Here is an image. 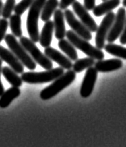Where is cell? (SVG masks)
Masks as SVG:
<instances>
[{
  "instance_id": "obj_30",
  "label": "cell",
  "mask_w": 126,
  "mask_h": 147,
  "mask_svg": "<svg viewBox=\"0 0 126 147\" xmlns=\"http://www.w3.org/2000/svg\"><path fill=\"white\" fill-rule=\"evenodd\" d=\"M120 42H121V44H123V45H126V19L124 30L122 32L121 37H120Z\"/></svg>"
},
{
  "instance_id": "obj_8",
  "label": "cell",
  "mask_w": 126,
  "mask_h": 147,
  "mask_svg": "<svg viewBox=\"0 0 126 147\" xmlns=\"http://www.w3.org/2000/svg\"><path fill=\"white\" fill-rule=\"evenodd\" d=\"M64 16L69 26L71 28V29L74 32H75L78 36L86 40H91L92 39V35L91 32L87 29V27L85 26L82 22L78 20V19L75 17L73 11H71L69 9H65Z\"/></svg>"
},
{
  "instance_id": "obj_25",
  "label": "cell",
  "mask_w": 126,
  "mask_h": 147,
  "mask_svg": "<svg viewBox=\"0 0 126 147\" xmlns=\"http://www.w3.org/2000/svg\"><path fill=\"white\" fill-rule=\"evenodd\" d=\"M15 7V0H7L2 9L1 16L3 19L7 20L11 16V13Z\"/></svg>"
},
{
  "instance_id": "obj_4",
  "label": "cell",
  "mask_w": 126,
  "mask_h": 147,
  "mask_svg": "<svg viewBox=\"0 0 126 147\" xmlns=\"http://www.w3.org/2000/svg\"><path fill=\"white\" fill-rule=\"evenodd\" d=\"M4 40L10 50L13 53L14 55L17 57L19 61L23 64V65L26 66L28 69H32V70L36 69V63L31 57L30 55L28 53V52L20 45V43L18 42V40L14 35L7 34L5 36Z\"/></svg>"
},
{
  "instance_id": "obj_27",
  "label": "cell",
  "mask_w": 126,
  "mask_h": 147,
  "mask_svg": "<svg viewBox=\"0 0 126 147\" xmlns=\"http://www.w3.org/2000/svg\"><path fill=\"white\" fill-rule=\"evenodd\" d=\"M9 23L6 19H1L0 20V43L6 36V32L8 28Z\"/></svg>"
},
{
  "instance_id": "obj_32",
  "label": "cell",
  "mask_w": 126,
  "mask_h": 147,
  "mask_svg": "<svg viewBox=\"0 0 126 147\" xmlns=\"http://www.w3.org/2000/svg\"><path fill=\"white\" fill-rule=\"evenodd\" d=\"M3 2L0 0V16H1V13H2V9H3Z\"/></svg>"
},
{
  "instance_id": "obj_28",
  "label": "cell",
  "mask_w": 126,
  "mask_h": 147,
  "mask_svg": "<svg viewBox=\"0 0 126 147\" xmlns=\"http://www.w3.org/2000/svg\"><path fill=\"white\" fill-rule=\"evenodd\" d=\"M76 0H61V2L59 3V7L61 10H65L69 6L73 4V3Z\"/></svg>"
},
{
  "instance_id": "obj_7",
  "label": "cell",
  "mask_w": 126,
  "mask_h": 147,
  "mask_svg": "<svg viewBox=\"0 0 126 147\" xmlns=\"http://www.w3.org/2000/svg\"><path fill=\"white\" fill-rule=\"evenodd\" d=\"M115 17L116 15L113 11L106 14L100 26L98 27L96 31V48H98L99 49H103L104 48L105 40H107L109 31L113 26Z\"/></svg>"
},
{
  "instance_id": "obj_15",
  "label": "cell",
  "mask_w": 126,
  "mask_h": 147,
  "mask_svg": "<svg viewBox=\"0 0 126 147\" xmlns=\"http://www.w3.org/2000/svg\"><path fill=\"white\" fill-rule=\"evenodd\" d=\"M123 65L121 60L115 58V59H108V60L97 61L95 63V68L98 72L108 73L121 69Z\"/></svg>"
},
{
  "instance_id": "obj_13",
  "label": "cell",
  "mask_w": 126,
  "mask_h": 147,
  "mask_svg": "<svg viewBox=\"0 0 126 147\" xmlns=\"http://www.w3.org/2000/svg\"><path fill=\"white\" fill-rule=\"evenodd\" d=\"M0 58L4 61L17 74L24 73V65L11 50L0 45Z\"/></svg>"
},
{
  "instance_id": "obj_12",
  "label": "cell",
  "mask_w": 126,
  "mask_h": 147,
  "mask_svg": "<svg viewBox=\"0 0 126 147\" xmlns=\"http://www.w3.org/2000/svg\"><path fill=\"white\" fill-rule=\"evenodd\" d=\"M44 55L50 60L57 63L64 69H70L73 67V64L69 57H65L61 53L57 51L54 48L47 47L44 49Z\"/></svg>"
},
{
  "instance_id": "obj_9",
  "label": "cell",
  "mask_w": 126,
  "mask_h": 147,
  "mask_svg": "<svg viewBox=\"0 0 126 147\" xmlns=\"http://www.w3.org/2000/svg\"><path fill=\"white\" fill-rule=\"evenodd\" d=\"M126 19V10L125 7H121L118 10L117 16L115 17V20L111 29L109 31L107 40L109 43H113L118 37L121 36L122 32L125 28Z\"/></svg>"
},
{
  "instance_id": "obj_21",
  "label": "cell",
  "mask_w": 126,
  "mask_h": 147,
  "mask_svg": "<svg viewBox=\"0 0 126 147\" xmlns=\"http://www.w3.org/2000/svg\"><path fill=\"white\" fill-rule=\"evenodd\" d=\"M58 47L62 52H64L71 61L78 60V53L75 49V47L69 40L65 39L60 40L58 42Z\"/></svg>"
},
{
  "instance_id": "obj_23",
  "label": "cell",
  "mask_w": 126,
  "mask_h": 147,
  "mask_svg": "<svg viewBox=\"0 0 126 147\" xmlns=\"http://www.w3.org/2000/svg\"><path fill=\"white\" fill-rule=\"evenodd\" d=\"M9 25L11 28V30L12 32V34L15 37L20 38L23 35L21 28V17L20 16L15 14L10 17V22Z\"/></svg>"
},
{
  "instance_id": "obj_17",
  "label": "cell",
  "mask_w": 126,
  "mask_h": 147,
  "mask_svg": "<svg viewBox=\"0 0 126 147\" xmlns=\"http://www.w3.org/2000/svg\"><path fill=\"white\" fill-rule=\"evenodd\" d=\"M121 3V0H106L104 1L101 4L96 6L93 11V14L100 17L104 15L109 13L113 11V9L117 8Z\"/></svg>"
},
{
  "instance_id": "obj_11",
  "label": "cell",
  "mask_w": 126,
  "mask_h": 147,
  "mask_svg": "<svg viewBox=\"0 0 126 147\" xmlns=\"http://www.w3.org/2000/svg\"><path fill=\"white\" fill-rule=\"evenodd\" d=\"M72 7H73L74 13L78 16V17L80 19V21L87 27V29L91 32H96L98 28L97 24L96 21L94 20V19L88 13L87 9L84 7V6L81 4L78 1H75L72 4Z\"/></svg>"
},
{
  "instance_id": "obj_2",
  "label": "cell",
  "mask_w": 126,
  "mask_h": 147,
  "mask_svg": "<svg viewBox=\"0 0 126 147\" xmlns=\"http://www.w3.org/2000/svg\"><path fill=\"white\" fill-rule=\"evenodd\" d=\"M75 78H76V73L74 70L69 69L67 72L63 74L59 78L55 79L53 82H52V84H50L49 87H45L40 91V95L41 100H48L54 97L68 86H70L74 82Z\"/></svg>"
},
{
  "instance_id": "obj_1",
  "label": "cell",
  "mask_w": 126,
  "mask_h": 147,
  "mask_svg": "<svg viewBox=\"0 0 126 147\" xmlns=\"http://www.w3.org/2000/svg\"><path fill=\"white\" fill-rule=\"evenodd\" d=\"M46 0H34L29 7L27 17V31L31 40L34 43L39 42L40 34L38 28V20Z\"/></svg>"
},
{
  "instance_id": "obj_19",
  "label": "cell",
  "mask_w": 126,
  "mask_h": 147,
  "mask_svg": "<svg viewBox=\"0 0 126 147\" xmlns=\"http://www.w3.org/2000/svg\"><path fill=\"white\" fill-rule=\"evenodd\" d=\"M2 74L6 78V80L12 86V87H20L23 84V80L21 77H20L15 71L11 69L10 67H3L2 69Z\"/></svg>"
},
{
  "instance_id": "obj_26",
  "label": "cell",
  "mask_w": 126,
  "mask_h": 147,
  "mask_svg": "<svg viewBox=\"0 0 126 147\" xmlns=\"http://www.w3.org/2000/svg\"><path fill=\"white\" fill-rule=\"evenodd\" d=\"M34 0H21L17 5H15L14 11L16 15L21 16L24 13L27 9H28L32 4Z\"/></svg>"
},
{
  "instance_id": "obj_20",
  "label": "cell",
  "mask_w": 126,
  "mask_h": 147,
  "mask_svg": "<svg viewBox=\"0 0 126 147\" xmlns=\"http://www.w3.org/2000/svg\"><path fill=\"white\" fill-rule=\"evenodd\" d=\"M58 6H59L58 0H46L40 14V18L42 21L46 22L49 20Z\"/></svg>"
},
{
  "instance_id": "obj_22",
  "label": "cell",
  "mask_w": 126,
  "mask_h": 147,
  "mask_svg": "<svg viewBox=\"0 0 126 147\" xmlns=\"http://www.w3.org/2000/svg\"><path fill=\"white\" fill-rule=\"evenodd\" d=\"M95 59L91 57H85L82 59H78L73 64V70L75 73H81L84 69H88L95 65Z\"/></svg>"
},
{
  "instance_id": "obj_6",
  "label": "cell",
  "mask_w": 126,
  "mask_h": 147,
  "mask_svg": "<svg viewBox=\"0 0 126 147\" xmlns=\"http://www.w3.org/2000/svg\"><path fill=\"white\" fill-rule=\"evenodd\" d=\"M20 43L24 48V49L30 55L36 63L39 64L42 68L47 70L53 69L52 61L40 50L35 43L32 40H31V39L24 36H21L20 38Z\"/></svg>"
},
{
  "instance_id": "obj_18",
  "label": "cell",
  "mask_w": 126,
  "mask_h": 147,
  "mask_svg": "<svg viewBox=\"0 0 126 147\" xmlns=\"http://www.w3.org/2000/svg\"><path fill=\"white\" fill-rule=\"evenodd\" d=\"M20 95V90L19 87H11L8 90L3 92L0 96V108H6L8 107L14 100H15Z\"/></svg>"
},
{
  "instance_id": "obj_31",
  "label": "cell",
  "mask_w": 126,
  "mask_h": 147,
  "mask_svg": "<svg viewBox=\"0 0 126 147\" xmlns=\"http://www.w3.org/2000/svg\"><path fill=\"white\" fill-rule=\"evenodd\" d=\"M2 64H3V61L0 58V75H1V73H2ZM3 92H4V87H3V85L2 81H1V78H0V96L3 94Z\"/></svg>"
},
{
  "instance_id": "obj_14",
  "label": "cell",
  "mask_w": 126,
  "mask_h": 147,
  "mask_svg": "<svg viewBox=\"0 0 126 147\" xmlns=\"http://www.w3.org/2000/svg\"><path fill=\"white\" fill-rule=\"evenodd\" d=\"M53 27L55 32V37L58 40L65 38L66 30L65 26V16L62 10H56L53 14Z\"/></svg>"
},
{
  "instance_id": "obj_29",
  "label": "cell",
  "mask_w": 126,
  "mask_h": 147,
  "mask_svg": "<svg viewBox=\"0 0 126 147\" xmlns=\"http://www.w3.org/2000/svg\"><path fill=\"white\" fill-rule=\"evenodd\" d=\"M96 7V0H84V7L87 11H91Z\"/></svg>"
},
{
  "instance_id": "obj_33",
  "label": "cell",
  "mask_w": 126,
  "mask_h": 147,
  "mask_svg": "<svg viewBox=\"0 0 126 147\" xmlns=\"http://www.w3.org/2000/svg\"><path fill=\"white\" fill-rule=\"evenodd\" d=\"M123 6L124 7H126V0H123Z\"/></svg>"
},
{
  "instance_id": "obj_34",
  "label": "cell",
  "mask_w": 126,
  "mask_h": 147,
  "mask_svg": "<svg viewBox=\"0 0 126 147\" xmlns=\"http://www.w3.org/2000/svg\"><path fill=\"white\" fill-rule=\"evenodd\" d=\"M102 1H106V0H102Z\"/></svg>"
},
{
  "instance_id": "obj_5",
  "label": "cell",
  "mask_w": 126,
  "mask_h": 147,
  "mask_svg": "<svg viewBox=\"0 0 126 147\" xmlns=\"http://www.w3.org/2000/svg\"><path fill=\"white\" fill-rule=\"evenodd\" d=\"M64 74V69L54 68L48 69L43 72H26L23 73L21 78L24 82L29 84H37V83H44L54 81Z\"/></svg>"
},
{
  "instance_id": "obj_3",
  "label": "cell",
  "mask_w": 126,
  "mask_h": 147,
  "mask_svg": "<svg viewBox=\"0 0 126 147\" xmlns=\"http://www.w3.org/2000/svg\"><path fill=\"white\" fill-rule=\"evenodd\" d=\"M65 37L68 39V40L74 45V47L77 48L79 50H81L89 57L97 61L104 60V53L101 49L94 47L93 45H91V44L88 42V40L83 39L82 37H80L73 31H66Z\"/></svg>"
},
{
  "instance_id": "obj_16",
  "label": "cell",
  "mask_w": 126,
  "mask_h": 147,
  "mask_svg": "<svg viewBox=\"0 0 126 147\" xmlns=\"http://www.w3.org/2000/svg\"><path fill=\"white\" fill-rule=\"evenodd\" d=\"M53 31H54L53 22L50 20L45 22V24L44 25L42 31L40 34L39 41L42 47L47 48L50 46V44L52 42Z\"/></svg>"
},
{
  "instance_id": "obj_24",
  "label": "cell",
  "mask_w": 126,
  "mask_h": 147,
  "mask_svg": "<svg viewBox=\"0 0 126 147\" xmlns=\"http://www.w3.org/2000/svg\"><path fill=\"white\" fill-rule=\"evenodd\" d=\"M104 49L113 56L126 60V48L115 44L109 43L105 45Z\"/></svg>"
},
{
  "instance_id": "obj_10",
  "label": "cell",
  "mask_w": 126,
  "mask_h": 147,
  "mask_svg": "<svg viewBox=\"0 0 126 147\" xmlns=\"http://www.w3.org/2000/svg\"><path fill=\"white\" fill-rule=\"evenodd\" d=\"M97 76H98V71L95 67L91 66L88 68L85 74L80 88V95L83 98H87L92 94L97 80Z\"/></svg>"
}]
</instances>
